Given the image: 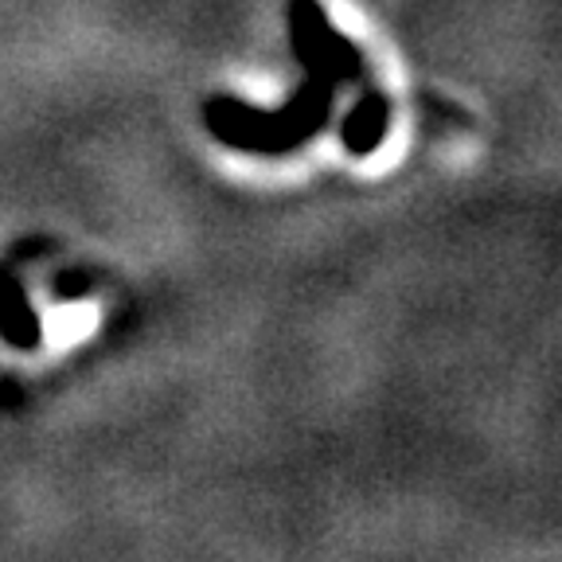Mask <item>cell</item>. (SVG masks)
<instances>
[{
	"label": "cell",
	"mask_w": 562,
	"mask_h": 562,
	"mask_svg": "<svg viewBox=\"0 0 562 562\" xmlns=\"http://www.w3.org/2000/svg\"><path fill=\"white\" fill-rule=\"evenodd\" d=\"M386 114H391V110H386V98L379 94V90H368V94L360 98V105L344 117V145H348L351 153H371L386 133Z\"/></svg>",
	"instance_id": "7a4b0ae2"
},
{
	"label": "cell",
	"mask_w": 562,
	"mask_h": 562,
	"mask_svg": "<svg viewBox=\"0 0 562 562\" xmlns=\"http://www.w3.org/2000/svg\"><path fill=\"white\" fill-rule=\"evenodd\" d=\"M293 47L305 59L308 79L297 90L290 110L281 114H258L246 105L220 98L207 105V122L215 137H223L235 149H258V153H285L301 145L305 137H316L333 105V87L360 75V52L336 35L328 16L321 12L316 0H293Z\"/></svg>",
	"instance_id": "6da1fadb"
}]
</instances>
